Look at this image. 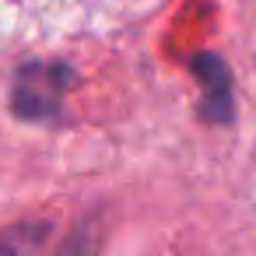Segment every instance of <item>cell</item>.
<instances>
[{"label":"cell","instance_id":"cell-1","mask_svg":"<svg viewBox=\"0 0 256 256\" xmlns=\"http://www.w3.org/2000/svg\"><path fill=\"white\" fill-rule=\"evenodd\" d=\"M74 84V67L64 60H25L11 81V109L25 123H50L60 112L67 88Z\"/></svg>","mask_w":256,"mask_h":256},{"label":"cell","instance_id":"cell-2","mask_svg":"<svg viewBox=\"0 0 256 256\" xmlns=\"http://www.w3.org/2000/svg\"><path fill=\"white\" fill-rule=\"evenodd\" d=\"M190 70H193V78L200 84V120L210 123V126L232 123V116H235V88H232V70H228L224 56H218L210 50L193 53Z\"/></svg>","mask_w":256,"mask_h":256},{"label":"cell","instance_id":"cell-3","mask_svg":"<svg viewBox=\"0 0 256 256\" xmlns=\"http://www.w3.org/2000/svg\"><path fill=\"white\" fill-rule=\"evenodd\" d=\"M0 256H81L78 242H60L50 221H18L0 228Z\"/></svg>","mask_w":256,"mask_h":256}]
</instances>
